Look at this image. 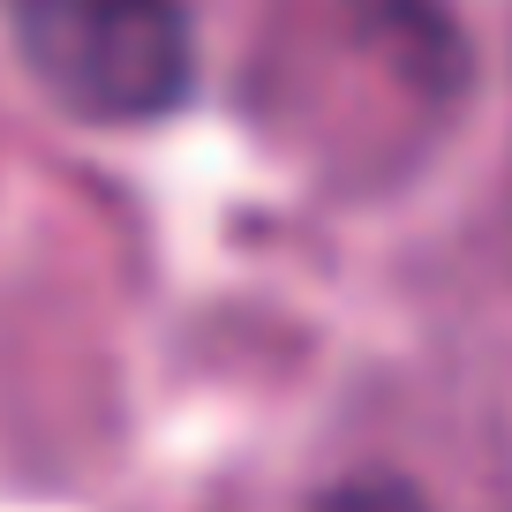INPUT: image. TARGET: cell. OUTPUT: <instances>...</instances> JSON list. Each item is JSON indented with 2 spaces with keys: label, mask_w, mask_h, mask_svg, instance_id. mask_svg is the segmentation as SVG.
Masks as SVG:
<instances>
[{
  "label": "cell",
  "mask_w": 512,
  "mask_h": 512,
  "mask_svg": "<svg viewBox=\"0 0 512 512\" xmlns=\"http://www.w3.org/2000/svg\"><path fill=\"white\" fill-rule=\"evenodd\" d=\"M31 83L91 128H144L196 83L189 0H8Z\"/></svg>",
  "instance_id": "1"
},
{
  "label": "cell",
  "mask_w": 512,
  "mask_h": 512,
  "mask_svg": "<svg viewBox=\"0 0 512 512\" xmlns=\"http://www.w3.org/2000/svg\"><path fill=\"white\" fill-rule=\"evenodd\" d=\"M309 512H430V505L392 475H354V482H339V490H324Z\"/></svg>",
  "instance_id": "2"
}]
</instances>
